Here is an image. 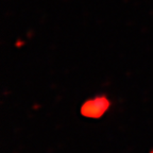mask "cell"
<instances>
[{
    "mask_svg": "<svg viewBox=\"0 0 153 153\" xmlns=\"http://www.w3.org/2000/svg\"><path fill=\"white\" fill-rule=\"evenodd\" d=\"M111 101L108 97L103 95H98L91 99L86 100L81 106V114L87 118H97L102 117L110 108Z\"/></svg>",
    "mask_w": 153,
    "mask_h": 153,
    "instance_id": "1",
    "label": "cell"
}]
</instances>
